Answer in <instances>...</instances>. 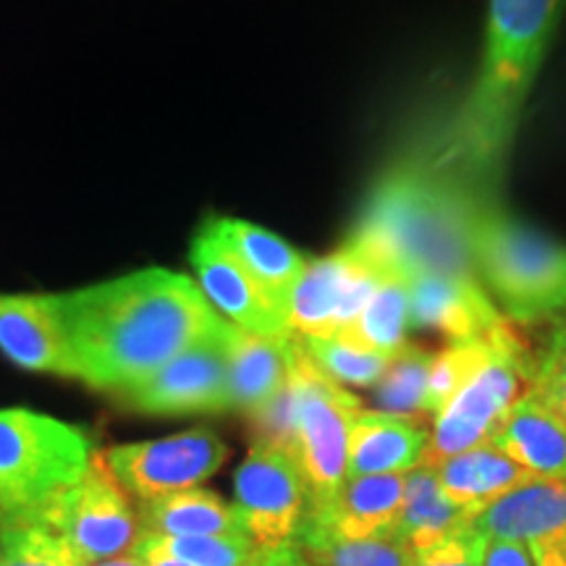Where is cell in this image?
Returning a JSON list of instances; mask_svg holds the SVG:
<instances>
[{
	"label": "cell",
	"mask_w": 566,
	"mask_h": 566,
	"mask_svg": "<svg viewBox=\"0 0 566 566\" xmlns=\"http://www.w3.org/2000/svg\"><path fill=\"white\" fill-rule=\"evenodd\" d=\"M76 380L124 394L171 363L221 321L200 283L166 268L55 294Z\"/></svg>",
	"instance_id": "obj_1"
},
{
	"label": "cell",
	"mask_w": 566,
	"mask_h": 566,
	"mask_svg": "<svg viewBox=\"0 0 566 566\" xmlns=\"http://www.w3.org/2000/svg\"><path fill=\"white\" fill-rule=\"evenodd\" d=\"M566 0H491L485 48L475 82L451 118L433 166L470 192L499 200L522 108L533 87Z\"/></svg>",
	"instance_id": "obj_2"
},
{
	"label": "cell",
	"mask_w": 566,
	"mask_h": 566,
	"mask_svg": "<svg viewBox=\"0 0 566 566\" xmlns=\"http://www.w3.org/2000/svg\"><path fill=\"white\" fill-rule=\"evenodd\" d=\"M483 200L438 171L433 160H407L375 184L346 244L380 271L409 281L420 275L478 281L472 218Z\"/></svg>",
	"instance_id": "obj_3"
},
{
	"label": "cell",
	"mask_w": 566,
	"mask_h": 566,
	"mask_svg": "<svg viewBox=\"0 0 566 566\" xmlns=\"http://www.w3.org/2000/svg\"><path fill=\"white\" fill-rule=\"evenodd\" d=\"M472 260L483 292L514 323L566 313V247L516 221L499 200H483L472 218Z\"/></svg>",
	"instance_id": "obj_4"
},
{
	"label": "cell",
	"mask_w": 566,
	"mask_h": 566,
	"mask_svg": "<svg viewBox=\"0 0 566 566\" xmlns=\"http://www.w3.org/2000/svg\"><path fill=\"white\" fill-rule=\"evenodd\" d=\"M95 457L80 424L34 409H0V516H19L80 480Z\"/></svg>",
	"instance_id": "obj_5"
},
{
	"label": "cell",
	"mask_w": 566,
	"mask_h": 566,
	"mask_svg": "<svg viewBox=\"0 0 566 566\" xmlns=\"http://www.w3.org/2000/svg\"><path fill=\"white\" fill-rule=\"evenodd\" d=\"M289 386H292L294 405L292 451L307 480L310 514H315L336 499L349 478L346 464H349L352 422L365 407L357 396L346 391V386L331 380L307 357L296 336L292 344Z\"/></svg>",
	"instance_id": "obj_6"
},
{
	"label": "cell",
	"mask_w": 566,
	"mask_h": 566,
	"mask_svg": "<svg viewBox=\"0 0 566 566\" xmlns=\"http://www.w3.org/2000/svg\"><path fill=\"white\" fill-rule=\"evenodd\" d=\"M19 516L59 533L87 566L132 554L142 537V522L129 493L111 472L105 454L97 451L74 485Z\"/></svg>",
	"instance_id": "obj_7"
},
{
	"label": "cell",
	"mask_w": 566,
	"mask_h": 566,
	"mask_svg": "<svg viewBox=\"0 0 566 566\" xmlns=\"http://www.w3.org/2000/svg\"><path fill=\"white\" fill-rule=\"evenodd\" d=\"M525 344L512 328L495 338L488 363L472 375V380L459 391L441 415L433 417L430 446L422 464H438L443 459L462 454L475 446L491 443L516 401L522 399V386L533 380Z\"/></svg>",
	"instance_id": "obj_8"
},
{
	"label": "cell",
	"mask_w": 566,
	"mask_h": 566,
	"mask_svg": "<svg viewBox=\"0 0 566 566\" xmlns=\"http://www.w3.org/2000/svg\"><path fill=\"white\" fill-rule=\"evenodd\" d=\"M233 509L247 537L263 554L294 543L310 514L307 480L294 451L254 438L233 475Z\"/></svg>",
	"instance_id": "obj_9"
},
{
	"label": "cell",
	"mask_w": 566,
	"mask_h": 566,
	"mask_svg": "<svg viewBox=\"0 0 566 566\" xmlns=\"http://www.w3.org/2000/svg\"><path fill=\"white\" fill-rule=\"evenodd\" d=\"M233 325L221 317L212 331L197 338L171 363L118 394L126 407L142 415H208L231 409L229 352Z\"/></svg>",
	"instance_id": "obj_10"
},
{
	"label": "cell",
	"mask_w": 566,
	"mask_h": 566,
	"mask_svg": "<svg viewBox=\"0 0 566 566\" xmlns=\"http://www.w3.org/2000/svg\"><path fill=\"white\" fill-rule=\"evenodd\" d=\"M229 449L212 430L195 428L158 441L122 443L105 451L118 483L139 501L200 488L221 470Z\"/></svg>",
	"instance_id": "obj_11"
},
{
	"label": "cell",
	"mask_w": 566,
	"mask_h": 566,
	"mask_svg": "<svg viewBox=\"0 0 566 566\" xmlns=\"http://www.w3.org/2000/svg\"><path fill=\"white\" fill-rule=\"evenodd\" d=\"M384 273L388 271L375 268L349 244L310 260L286 302L294 336L317 338L349 331Z\"/></svg>",
	"instance_id": "obj_12"
},
{
	"label": "cell",
	"mask_w": 566,
	"mask_h": 566,
	"mask_svg": "<svg viewBox=\"0 0 566 566\" xmlns=\"http://www.w3.org/2000/svg\"><path fill=\"white\" fill-rule=\"evenodd\" d=\"M189 258H192L202 294L208 296L212 310H221L231 325L252 336L275 338V342H286L294 336L286 304L268 292L205 226L197 233Z\"/></svg>",
	"instance_id": "obj_13"
},
{
	"label": "cell",
	"mask_w": 566,
	"mask_h": 566,
	"mask_svg": "<svg viewBox=\"0 0 566 566\" xmlns=\"http://www.w3.org/2000/svg\"><path fill=\"white\" fill-rule=\"evenodd\" d=\"M0 352L30 373L76 378L55 294H0Z\"/></svg>",
	"instance_id": "obj_14"
},
{
	"label": "cell",
	"mask_w": 566,
	"mask_h": 566,
	"mask_svg": "<svg viewBox=\"0 0 566 566\" xmlns=\"http://www.w3.org/2000/svg\"><path fill=\"white\" fill-rule=\"evenodd\" d=\"M504 325H509L506 317L478 281H457L443 275L412 279V331H436L451 344H464L499 334Z\"/></svg>",
	"instance_id": "obj_15"
},
{
	"label": "cell",
	"mask_w": 566,
	"mask_h": 566,
	"mask_svg": "<svg viewBox=\"0 0 566 566\" xmlns=\"http://www.w3.org/2000/svg\"><path fill=\"white\" fill-rule=\"evenodd\" d=\"M488 541L522 546L566 537V478H530L472 516Z\"/></svg>",
	"instance_id": "obj_16"
},
{
	"label": "cell",
	"mask_w": 566,
	"mask_h": 566,
	"mask_svg": "<svg viewBox=\"0 0 566 566\" xmlns=\"http://www.w3.org/2000/svg\"><path fill=\"white\" fill-rule=\"evenodd\" d=\"M428 446L430 433L417 420L363 409L352 422L346 475H407L424 462Z\"/></svg>",
	"instance_id": "obj_17"
},
{
	"label": "cell",
	"mask_w": 566,
	"mask_h": 566,
	"mask_svg": "<svg viewBox=\"0 0 566 566\" xmlns=\"http://www.w3.org/2000/svg\"><path fill=\"white\" fill-rule=\"evenodd\" d=\"M491 443L530 478H566V420L533 391L509 409Z\"/></svg>",
	"instance_id": "obj_18"
},
{
	"label": "cell",
	"mask_w": 566,
	"mask_h": 566,
	"mask_svg": "<svg viewBox=\"0 0 566 566\" xmlns=\"http://www.w3.org/2000/svg\"><path fill=\"white\" fill-rule=\"evenodd\" d=\"M407 475H365L349 478L336 499L307 520L346 541L396 535L401 501H405Z\"/></svg>",
	"instance_id": "obj_19"
},
{
	"label": "cell",
	"mask_w": 566,
	"mask_h": 566,
	"mask_svg": "<svg viewBox=\"0 0 566 566\" xmlns=\"http://www.w3.org/2000/svg\"><path fill=\"white\" fill-rule=\"evenodd\" d=\"M292 344L260 338L233 325L229 352L231 409L254 420L283 394L292 375Z\"/></svg>",
	"instance_id": "obj_20"
},
{
	"label": "cell",
	"mask_w": 566,
	"mask_h": 566,
	"mask_svg": "<svg viewBox=\"0 0 566 566\" xmlns=\"http://www.w3.org/2000/svg\"><path fill=\"white\" fill-rule=\"evenodd\" d=\"M205 229L263 283L268 292H273L283 304L289 302V294L310 263L300 250H294L263 226L239 221V218H210Z\"/></svg>",
	"instance_id": "obj_21"
},
{
	"label": "cell",
	"mask_w": 566,
	"mask_h": 566,
	"mask_svg": "<svg viewBox=\"0 0 566 566\" xmlns=\"http://www.w3.org/2000/svg\"><path fill=\"white\" fill-rule=\"evenodd\" d=\"M433 470L446 495L470 520L483 512L485 506H491L495 499H501L512 488L530 480L527 472L516 467L493 443L475 446V449L462 451V454L443 459V462L433 464Z\"/></svg>",
	"instance_id": "obj_22"
},
{
	"label": "cell",
	"mask_w": 566,
	"mask_h": 566,
	"mask_svg": "<svg viewBox=\"0 0 566 566\" xmlns=\"http://www.w3.org/2000/svg\"><path fill=\"white\" fill-rule=\"evenodd\" d=\"M142 533L168 537H208V535H247L233 504H226L218 493L205 488L160 495L139 504Z\"/></svg>",
	"instance_id": "obj_23"
},
{
	"label": "cell",
	"mask_w": 566,
	"mask_h": 566,
	"mask_svg": "<svg viewBox=\"0 0 566 566\" xmlns=\"http://www.w3.org/2000/svg\"><path fill=\"white\" fill-rule=\"evenodd\" d=\"M470 522V516L446 495L433 467L420 464L407 472L405 501H401L399 520H396V537H401L415 556L433 548L436 543Z\"/></svg>",
	"instance_id": "obj_24"
},
{
	"label": "cell",
	"mask_w": 566,
	"mask_h": 566,
	"mask_svg": "<svg viewBox=\"0 0 566 566\" xmlns=\"http://www.w3.org/2000/svg\"><path fill=\"white\" fill-rule=\"evenodd\" d=\"M409 307H412V281L401 273H384L370 300L363 307L357 321L344 336L354 342L370 346L375 352H384L394 357L407 344Z\"/></svg>",
	"instance_id": "obj_25"
},
{
	"label": "cell",
	"mask_w": 566,
	"mask_h": 566,
	"mask_svg": "<svg viewBox=\"0 0 566 566\" xmlns=\"http://www.w3.org/2000/svg\"><path fill=\"white\" fill-rule=\"evenodd\" d=\"M296 548L317 566H412L415 554L401 537L346 541L307 520L296 535Z\"/></svg>",
	"instance_id": "obj_26"
},
{
	"label": "cell",
	"mask_w": 566,
	"mask_h": 566,
	"mask_svg": "<svg viewBox=\"0 0 566 566\" xmlns=\"http://www.w3.org/2000/svg\"><path fill=\"white\" fill-rule=\"evenodd\" d=\"M137 556H174L192 566H260V551L247 535H208V537H168L142 533Z\"/></svg>",
	"instance_id": "obj_27"
},
{
	"label": "cell",
	"mask_w": 566,
	"mask_h": 566,
	"mask_svg": "<svg viewBox=\"0 0 566 566\" xmlns=\"http://www.w3.org/2000/svg\"><path fill=\"white\" fill-rule=\"evenodd\" d=\"M436 354L405 344L388 363L384 378L373 386V405L378 412L417 420L424 415V391Z\"/></svg>",
	"instance_id": "obj_28"
},
{
	"label": "cell",
	"mask_w": 566,
	"mask_h": 566,
	"mask_svg": "<svg viewBox=\"0 0 566 566\" xmlns=\"http://www.w3.org/2000/svg\"><path fill=\"white\" fill-rule=\"evenodd\" d=\"M300 338V336H296ZM300 344L307 352V357L328 375L331 380L342 386L373 388L384 378L391 357L384 352H375L370 346L354 342L352 336H317V338H300Z\"/></svg>",
	"instance_id": "obj_29"
},
{
	"label": "cell",
	"mask_w": 566,
	"mask_h": 566,
	"mask_svg": "<svg viewBox=\"0 0 566 566\" xmlns=\"http://www.w3.org/2000/svg\"><path fill=\"white\" fill-rule=\"evenodd\" d=\"M0 566H87L59 533L27 516L0 520Z\"/></svg>",
	"instance_id": "obj_30"
},
{
	"label": "cell",
	"mask_w": 566,
	"mask_h": 566,
	"mask_svg": "<svg viewBox=\"0 0 566 566\" xmlns=\"http://www.w3.org/2000/svg\"><path fill=\"white\" fill-rule=\"evenodd\" d=\"M509 325L499 331V334L480 338V342H464V344H449V349L436 354L433 365H430L428 375V391H424V415H441L451 399L470 384L472 375L488 363L493 354L495 338H499Z\"/></svg>",
	"instance_id": "obj_31"
},
{
	"label": "cell",
	"mask_w": 566,
	"mask_h": 566,
	"mask_svg": "<svg viewBox=\"0 0 566 566\" xmlns=\"http://www.w3.org/2000/svg\"><path fill=\"white\" fill-rule=\"evenodd\" d=\"M485 551L488 537L470 522L433 548L417 554L412 566H485Z\"/></svg>",
	"instance_id": "obj_32"
},
{
	"label": "cell",
	"mask_w": 566,
	"mask_h": 566,
	"mask_svg": "<svg viewBox=\"0 0 566 566\" xmlns=\"http://www.w3.org/2000/svg\"><path fill=\"white\" fill-rule=\"evenodd\" d=\"M537 399L546 401V405L554 409V412L566 420V367L543 363L541 370L535 373L533 388H530Z\"/></svg>",
	"instance_id": "obj_33"
},
{
	"label": "cell",
	"mask_w": 566,
	"mask_h": 566,
	"mask_svg": "<svg viewBox=\"0 0 566 566\" xmlns=\"http://www.w3.org/2000/svg\"><path fill=\"white\" fill-rule=\"evenodd\" d=\"M485 566H535L530 548L512 541H488Z\"/></svg>",
	"instance_id": "obj_34"
},
{
	"label": "cell",
	"mask_w": 566,
	"mask_h": 566,
	"mask_svg": "<svg viewBox=\"0 0 566 566\" xmlns=\"http://www.w3.org/2000/svg\"><path fill=\"white\" fill-rule=\"evenodd\" d=\"M530 556H533L535 566H566V537H556V541L533 543Z\"/></svg>",
	"instance_id": "obj_35"
},
{
	"label": "cell",
	"mask_w": 566,
	"mask_h": 566,
	"mask_svg": "<svg viewBox=\"0 0 566 566\" xmlns=\"http://www.w3.org/2000/svg\"><path fill=\"white\" fill-rule=\"evenodd\" d=\"M260 566H317V564L310 562V558L296 548V543H286V546L265 551Z\"/></svg>",
	"instance_id": "obj_36"
},
{
	"label": "cell",
	"mask_w": 566,
	"mask_h": 566,
	"mask_svg": "<svg viewBox=\"0 0 566 566\" xmlns=\"http://www.w3.org/2000/svg\"><path fill=\"white\" fill-rule=\"evenodd\" d=\"M90 566H145V562H142V556H137V554H124L116 558H105V562H97Z\"/></svg>",
	"instance_id": "obj_37"
},
{
	"label": "cell",
	"mask_w": 566,
	"mask_h": 566,
	"mask_svg": "<svg viewBox=\"0 0 566 566\" xmlns=\"http://www.w3.org/2000/svg\"><path fill=\"white\" fill-rule=\"evenodd\" d=\"M548 363L566 367V331H564L562 336H558V342L554 344V349H551V354H548Z\"/></svg>",
	"instance_id": "obj_38"
},
{
	"label": "cell",
	"mask_w": 566,
	"mask_h": 566,
	"mask_svg": "<svg viewBox=\"0 0 566 566\" xmlns=\"http://www.w3.org/2000/svg\"><path fill=\"white\" fill-rule=\"evenodd\" d=\"M142 562H145V566H192L187 562H179V558L174 556H145Z\"/></svg>",
	"instance_id": "obj_39"
},
{
	"label": "cell",
	"mask_w": 566,
	"mask_h": 566,
	"mask_svg": "<svg viewBox=\"0 0 566 566\" xmlns=\"http://www.w3.org/2000/svg\"><path fill=\"white\" fill-rule=\"evenodd\" d=\"M0 520H3V516H0Z\"/></svg>",
	"instance_id": "obj_40"
}]
</instances>
